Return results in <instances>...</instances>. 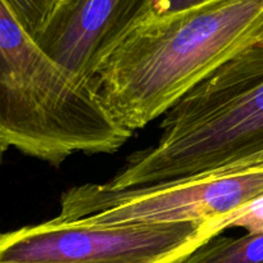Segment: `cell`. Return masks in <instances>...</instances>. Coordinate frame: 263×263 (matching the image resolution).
<instances>
[{
	"label": "cell",
	"mask_w": 263,
	"mask_h": 263,
	"mask_svg": "<svg viewBox=\"0 0 263 263\" xmlns=\"http://www.w3.org/2000/svg\"><path fill=\"white\" fill-rule=\"evenodd\" d=\"M131 136L94 87L55 63L0 0V149L58 166L76 153H116Z\"/></svg>",
	"instance_id": "cell-2"
},
{
	"label": "cell",
	"mask_w": 263,
	"mask_h": 263,
	"mask_svg": "<svg viewBox=\"0 0 263 263\" xmlns=\"http://www.w3.org/2000/svg\"><path fill=\"white\" fill-rule=\"evenodd\" d=\"M203 2H205V0H166V3L158 13L176 12V10L185 9V8L193 7V5H197ZM158 13H156V14H158Z\"/></svg>",
	"instance_id": "cell-10"
},
{
	"label": "cell",
	"mask_w": 263,
	"mask_h": 263,
	"mask_svg": "<svg viewBox=\"0 0 263 263\" xmlns=\"http://www.w3.org/2000/svg\"><path fill=\"white\" fill-rule=\"evenodd\" d=\"M263 156V80L193 89L167 110L156 145L136 152L104 187L122 190L257 168Z\"/></svg>",
	"instance_id": "cell-3"
},
{
	"label": "cell",
	"mask_w": 263,
	"mask_h": 263,
	"mask_svg": "<svg viewBox=\"0 0 263 263\" xmlns=\"http://www.w3.org/2000/svg\"><path fill=\"white\" fill-rule=\"evenodd\" d=\"M28 33L35 39L61 0H7Z\"/></svg>",
	"instance_id": "cell-8"
},
{
	"label": "cell",
	"mask_w": 263,
	"mask_h": 263,
	"mask_svg": "<svg viewBox=\"0 0 263 263\" xmlns=\"http://www.w3.org/2000/svg\"><path fill=\"white\" fill-rule=\"evenodd\" d=\"M258 167H263V156L261 157V159H259V162H258Z\"/></svg>",
	"instance_id": "cell-11"
},
{
	"label": "cell",
	"mask_w": 263,
	"mask_h": 263,
	"mask_svg": "<svg viewBox=\"0 0 263 263\" xmlns=\"http://www.w3.org/2000/svg\"><path fill=\"white\" fill-rule=\"evenodd\" d=\"M262 194L263 167L122 190L84 184L63 193L55 220L90 223L217 221Z\"/></svg>",
	"instance_id": "cell-5"
},
{
	"label": "cell",
	"mask_w": 263,
	"mask_h": 263,
	"mask_svg": "<svg viewBox=\"0 0 263 263\" xmlns=\"http://www.w3.org/2000/svg\"><path fill=\"white\" fill-rule=\"evenodd\" d=\"M220 234L216 221L90 223L53 218L0 231V263H180Z\"/></svg>",
	"instance_id": "cell-4"
},
{
	"label": "cell",
	"mask_w": 263,
	"mask_h": 263,
	"mask_svg": "<svg viewBox=\"0 0 263 263\" xmlns=\"http://www.w3.org/2000/svg\"><path fill=\"white\" fill-rule=\"evenodd\" d=\"M180 263H263V233L239 238L216 235Z\"/></svg>",
	"instance_id": "cell-7"
},
{
	"label": "cell",
	"mask_w": 263,
	"mask_h": 263,
	"mask_svg": "<svg viewBox=\"0 0 263 263\" xmlns=\"http://www.w3.org/2000/svg\"><path fill=\"white\" fill-rule=\"evenodd\" d=\"M262 41L263 0H205L138 23L91 85L115 120L134 134Z\"/></svg>",
	"instance_id": "cell-1"
},
{
	"label": "cell",
	"mask_w": 263,
	"mask_h": 263,
	"mask_svg": "<svg viewBox=\"0 0 263 263\" xmlns=\"http://www.w3.org/2000/svg\"><path fill=\"white\" fill-rule=\"evenodd\" d=\"M3 153H4V152H3L2 149H0V162H2V156H3Z\"/></svg>",
	"instance_id": "cell-12"
},
{
	"label": "cell",
	"mask_w": 263,
	"mask_h": 263,
	"mask_svg": "<svg viewBox=\"0 0 263 263\" xmlns=\"http://www.w3.org/2000/svg\"><path fill=\"white\" fill-rule=\"evenodd\" d=\"M151 14L148 0H61L35 41L72 77L91 85L113 49Z\"/></svg>",
	"instance_id": "cell-6"
},
{
	"label": "cell",
	"mask_w": 263,
	"mask_h": 263,
	"mask_svg": "<svg viewBox=\"0 0 263 263\" xmlns=\"http://www.w3.org/2000/svg\"><path fill=\"white\" fill-rule=\"evenodd\" d=\"M220 233L228 229H243L247 233H263V194L254 198L246 205L216 221Z\"/></svg>",
	"instance_id": "cell-9"
},
{
	"label": "cell",
	"mask_w": 263,
	"mask_h": 263,
	"mask_svg": "<svg viewBox=\"0 0 263 263\" xmlns=\"http://www.w3.org/2000/svg\"><path fill=\"white\" fill-rule=\"evenodd\" d=\"M261 44H263V41H262V43H261Z\"/></svg>",
	"instance_id": "cell-13"
}]
</instances>
